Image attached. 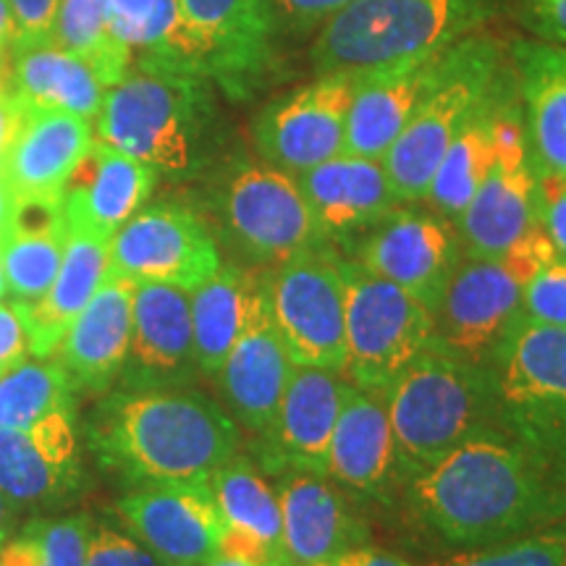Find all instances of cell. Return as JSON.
Here are the masks:
<instances>
[{"label":"cell","instance_id":"cell-1","mask_svg":"<svg viewBox=\"0 0 566 566\" xmlns=\"http://www.w3.org/2000/svg\"><path fill=\"white\" fill-rule=\"evenodd\" d=\"M417 522L454 548H478L566 520V472L504 430L467 438L407 483Z\"/></svg>","mask_w":566,"mask_h":566},{"label":"cell","instance_id":"cell-2","mask_svg":"<svg viewBox=\"0 0 566 566\" xmlns=\"http://www.w3.org/2000/svg\"><path fill=\"white\" fill-rule=\"evenodd\" d=\"M87 443L126 485L202 483L239 454V424L200 388H113L92 409Z\"/></svg>","mask_w":566,"mask_h":566},{"label":"cell","instance_id":"cell-3","mask_svg":"<svg viewBox=\"0 0 566 566\" xmlns=\"http://www.w3.org/2000/svg\"><path fill=\"white\" fill-rule=\"evenodd\" d=\"M218 95L205 76L132 66L105 92L92 122L95 137L150 166L160 179L192 181L223 160Z\"/></svg>","mask_w":566,"mask_h":566},{"label":"cell","instance_id":"cell-4","mask_svg":"<svg viewBox=\"0 0 566 566\" xmlns=\"http://www.w3.org/2000/svg\"><path fill=\"white\" fill-rule=\"evenodd\" d=\"M501 0H354L315 30V76L344 69H384L428 59L470 38Z\"/></svg>","mask_w":566,"mask_h":566},{"label":"cell","instance_id":"cell-5","mask_svg":"<svg viewBox=\"0 0 566 566\" xmlns=\"http://www.w3.org/2000/svg\"><path fill=\"white\" fill-rule=\"evenodd\" d=\"M396 459L407 483L467 438L501 430L488 365L438 346L422 352L386 391Z\"/></svg>","mask_w":566,"mask_h":566},{"label":"cell","instance_id":"cell-6","mask_svg":"<svg viewBox=\"0 0 566 566\" xmlns=\"http://www.w3.org/2000/svg\"><path fill=\"white\" fill-rule=\"evenodd\" d=\"M208 208L221 237L250 263L275 268L331 247L294 174L247 155H226L208 174Z\"/></svg>","mask_w":566,"mask_h":566},{"label":"cell","instance_id":"cell-7","mask_svg":"<svg viewBox=\"0 0 566 566\" xmlns=\"http://www.w3.org/2000/svg\"><path fill=\"white\" fill-rule=\"evenodd\" d=\"M488 367L501 430L566 472V328L516 315Z\"/></svg>","mask_w":566,"mask_h":566},{"label":"cell","instance_id":"cell-8","mask_svg":"<svg viewBox=\"0 0 566 566\" xmlns=\"http://www.w3.org/2000/svg\"><path fill=\"white\" fill-rule=\"evenodd\" d=\"M554 254H558L556 247L543 229L530 231L506 252L491 258L464 254L433 313V346L467 363H491L499 338L520 315L525 283Z\"/></svg>","mask_w":566,"mask_h":566},{"label":"cell","instance_id":"cell-9","mask_svg":"<svg viewBox=\"0 0 566 566\" xmlns=\"http://www.w3.org/2000/svg\"><path fill=\"white\" fill-rule=\"evenodd\" d=\"M506 61L509 45H501L488 30L457 42L449 74L380 158L401 202H424L446 150Z\"/></svg>","mask_w":566,"mask_h":566},{"label":"cell","instance_id":"cell-10","mask_svg":"<svg viewBox=\"0 0 566 566\" xmlns=\"http://www.w3.org/2000/svg\"><path fill=\"white\" fill-rule=\"evenodd\" d=\"M346 294L344 378L365 391L386 394L409 365L436 342V317L424 304L365 271L357 260H342Z\"/></svg>","mask_w":566,"mask_h":566},{"label":"cell","instance_id":"cell-11","mask_svg":"<svg viewBox=\"0 0 566 566\" xmlns=\"http://www.w3.org/2000/svg\"><path fill=\"white\" fill-rule=\"evenodd\" d=\"M271 321L294 365L342 373L346 363V294L334 247L296 254L265 279Z\"/></svg>","mask_w":566,"mask_h":566},{"label":"cell","instance_id":"cell-12","mask_svg":"<svg viewBox=\"0 0 566 566\" xmlns=\"http://www.w3.org/2000/svg\"><path fill=\"white\" fill-rule=\"evenodd\" d=\"M223 265L210 223L189 205H145L113 233L108 273L132 283H166L195 292Z\"/></svg>","mask_w":566,"mask_h":566},{"label":"cell","instance_id":"cell-13","mask_svg":"<svg viewBox=\"0 0 566 566\" xmlns=\"http://www.w3.org/2000/svg\"><path fill=\"white\" fill-rule=\"evenodd\" d=\"M365 69L317 74L313 82L268 101L252 122L258 158L289 174H304L346 147L352 97Z\"/></svg>","mask_w":566,"mask_h":566},{"label":"cell","instance_id":"cell-14","mask_svg":"<svg viewBox=\"0 0 566 566\" xmlns=\"http://www.w3.org/2000/svg\"><path fill=\"white\" fill-rule=\"evenodd\" d=\"M200 40L208 80L226 101L247 103L279 82L281 24L271 0H179Z\"/></svg>","mask_w":566,"mask_h":566},{"label":"cell","instance_id":"cell-15","mask_svg":"<svg viewBox=\"0 0 566 566\" xmlns=\"http://www.w3.org/2000/svg\"><path fill=\"white\" fill-rule=\"evenodd\" d=\"M454 223L462 237L464 254H480V258L506 252L530 231L541 229L537 168L530 155L520 90L501 116L491 168Z\"/></svg>","mask_w":566,"mask_h":566},{"label":"cell","instance_id":"cell-16","mask_svg":"<svg viewBox=\"0 0 566 566\" xmlns=\"http://www.w3.org/2000/svg\"><path fill=\"white\" fill-rule=\"evenodd\" d=\"M462 258L464 247L454 221L405 205L367 231L357 247V263L365 271L405 289L430 313L441 304Z\"/></svg>","mask_w":566,"mask_h":566},{"label":"cell","instance_id":"cell-17","mask_svg":"<svg viewBox=\"0 0 566 566\" xmlns=\"http://www.w3.org/2000/svg\"><path fill=\"white\" fill-rule=\"evenodd\" d=\"M84 485L76 407L27 428H0V493L24 512L74 501Z\"/></svg>","mask_w":566,"mask_h":566},{"label":"cell","instance_id":"cell-18","mask_svg":"<svg viewBox=\"0 0 566 566\" xmlns=\"http://www.w3.org/2000/svg\"><path fill=\"white\" fill-rule=\"evenodd\" d=\"M116 509L129 533L166 566H200L221 554L223 520L208 480L134 485Z\"/></svg>","mask_w":566,"mask_h":566},{"label":"cell","instance_id":"cell-19","mask_svg":"<svg viewBox=\"0 0 566 566\" xmlns=\"http://www.w3.org/2000/svg\"><path fill=\"white\" fill-rule=\"evenodd\" d=\"M349 380L342 373L294 365L268 430L258 436L260 470L315 472L328 478V446Z\"/></svg>","mask_w":566,"mask_h":566},{"label":"cell","instance_id":"cell-20","mask_svg":"<svg viewBox=\"0 0 566 566\" xmlns=\"http://www.w3.org/2000/svg\"><path fill=\"white\" fill-rule=\"evenodd\" d=\"M197 378L189 292L134 283L129 352L116 388H187Z\"/></svg>","mask_w":566,"mask_h":566},{"label":"cell","instance_id":"cell-21","mask_svg":"<svg viewBox=\"0 0 566 566\" xmlns=\"http://www.w3.org/2000/svg\"><path fill=\"white\" fill-rule=\"evenodd\" d=\"M451 55L454 45L428 59L365 69L363 82L352 97L344 153L373 160L384 158L409 118L449 74Z\"/></svg>","mask_w":566,"mask_h":566},{"label":"cell","instance_id":"cell-22","mask_svg":"<svg viewBox=\"0 0 566 566\" xmlns=\"http://www.w3.org/2000/svg\"><path fill=\"white\" fill-rule=\"evenodd\" d=\"M304 200L331 244L363 239L401 202L384 163L342 153L296 174Z\"/></svg>","mask_w":566,"mask_h":566},{"label":"cell","instance_id":"cell-23","mask_svg":"<svg viewBox=\"0 0 566 566\" xmlns=\"http://www.w3.org/2000/svg\"><path fill=\"white\" fill-rule=\"evenodd\" d=\"M95 142V124L66 111L21 108L0 160L13 197H59Z\"/></svg>","mask_w":566,"mask_h":566},{"label":"cell","instance_id":"cell-24","mask_svg":"<svg viewBox=\"0 0 566 566\" xmlns=\"http://www.w3.org/2000/svg\"><path fill=\"white\" fill-rule=\"evenodd\" d=\"M132 315L134 283L108 273L53 354L76 394L101 396L116 386L129 352Z\"/></svg>","mask_w":566,"mask_h":566},{"label":"cell","instance_id":"cell-25","mask_svg":"<svg viewBox=\"0 0 566 566\" xmlns=\"http://www.w3.org/2000/svg\"><path fill=\"white\" fill-rule=\"evenodd\" d=\"M158 184L160 176L150 166L95 137L63 189L66 226L111 242L113 233L145 208Z\"/></svg>","mask_w":566,"mask_h":566},{"label":"cell","instance_id":"cell-26","mask_svg":"<svg viewBox=\"0 0 566 566\" xmlns=\"http://www.w3.org/2000/svg\"><path fill=\"white\" fill-rule=\"evenodd\" d=\"M275 493L281 501L283 551L292 566H313L367 543V527L331 478L283 472Z\"/></svg>","mask_w":566,"mask_h":566},{"label":"cell","instance_id":"cell-27","mask_svg":"<svg viewBox=\"0 0 566 566\" xmlns=\"http://www.w3.org/2000/svg\"><path fill=\"white\" fill-rule=\"evenodd\" d=\"M292 370L294 363L275 334L268 296H263L242 336L231 346L221 373L216 375L226 412L233 422L260 436L281 405Z\"/></svg>","mask_w":566,"mask_h":566},{"label":"cell","instance_id":"cell-28","mask_svg":"<svg viewBox=\"0 0 566 566\" xmlns=\"http://www.w3.org/2000/svg\"><path fill=\"white\" fill-rule=\"evenodd\" d=\"M328 478L359 499H384L401 480L386 394L346 388L328 446Z\"/></svg>","mask_w":566,"mask_h":566},{"label":"cell","instance_id":"cell-29","mask_svg":"<svg viewBox=\"0 0 566 566\" xmlns=\"http://www.w3.org/2000/svg\"><path fill=\"white\" fill-rule=\"evenodd\" d=\"M208 483L223 520L221 554L292 566L283 551L279 493L250 457L233 454L212 472Z\"/></svg>","mask_w":566,"mask_h":566},{"label":"cell","instance_id":"cell-30","mask_svg":"<svg viewBox=\"0 0 566 566\" xmlns=\"http://www.w3.org/2000/svg\"><path fill=\"white\" fill-rule=\"evenodd\" d=\"M509 61L514 66L535 168L566 176V48L514 40Z\"/></svg>","mask_w":566,"mask_h":566},{"label":"cell","instance_id":"cell-31","mask_svg":"<svg viewBox=\"0 0 566 566\" xmlns=\"http://www.w3.org/2000/svg\"><path fill=\"white\" fill-rule=\"evenodd\" d=\"M6 90L21 108L66 111L95 122L108 84L87 59L53 40H38L11 48Z\"/></svg>","mask_w":566,"mask_h":566},{"label":"cell","instance_id":"cell-32","mask_svg":"<svg viewBox=\"0 0 566 566\" xmlns=\"http://www.w3.org/2000/svg\"><path fill=\"white\" fill-rule=\"evenodd\" d=\"M516 95V76L512 61L499 71L483 101L475 105L454 142L446 150L441 166L430 181L424 202L433 208L438 216L457 221L462 210L475 197L480 181L485 179L495 155V142H499V124L504 116L506 105Z\"/></svg>","mask_w":566,"mask_h":566},{"label":"cell","instance_id":"cell-33","mask_svg":"<svg viewBox=\"0 0 566 566\" xmlns=\"http://www.w3.org/2000/svg\"><path fill=\"white\" fill-rule=\"evenodd\" d=\"M66 247V212L59 197H17L3 233L6 296L34 304L45 296Z\"/></svg>","mask_w":566,"mask_h":566},{"label":"cell","instance_id":"cell-34","mask_svg":"<svg viewBox=\"0 0 566 566\" xmlns=\"http://www.w3.org/2000/svg\"><path fill=\"white\" fill-rule=\"evenodd\" d=\"M108 244L101 237L66 226V247L55 281L42 300L24 304L32 357H53L69 325L87 307L108 275Z\"/></svg>","mask_w":566,"mask_h":566},{"label":"cell","instance_id":"cell-35","mask_svg":"<svg viewBox=\"0 0 566 566\" xmlns=\"http://www.w3.org/2000/svg\"><path fill=\"white\" fill-rule=\"evenodd\" d=\"M111 34L132 66L181 71L208 80V63L179 0H111Z\"/></svg>","mask_w":566,"mask_h":566},{"label":"cell","instance_id":"cell-36","mask_svg":"<svg viewBox=\"0 0 566 566\" xmlns=\"http://www.w3.org/2000/svg\"><path fill=\"white\" fill-rule=\"evenodd\" d=\"M263 296L265 279H258L237 263L221 265L195 292H189L195 363L202 378L216 380L231 346L242 336Z\"/></svg>","mask_w":566,"mask_h":566},{"label":"cell","instance_id":"cell-37","mask_svg":"<svg viewBox=\"0 0 566 566\" xmlns=\"http://www.w3.org/2000/svg\"><path fill=\"white\" fill-rule=\"evenodd\" d=\"M76 407V388L55 357H32L0 375V428H27Z\"/></svg>","mask_w":566,"mask_h":566},{"label":"cell","instance_id":"cell-38","mask_svg":"<svg viewBox=\"0 0 566 566\" xmlns=\"http://www.w3.org/2000/svg\"><path fill=\"white\" fill-rule=\"evenodd\" d=\"M53 42L87 59L108 90L132 69L129 53L113 42L111 0H59Z\"/></svg>","mask_w":566,"mask_h":566},{"label":"cell","instance_id":"cell-39","mask_svg":"<svg viewBox=\"0 0 566 566\" xmlns=\"http://www.w3.org/2000/svg\"><path fill=\"white\" fill-rule=\"evenodd\" d=\"M92 530L87 514L34 516L0 546V566H84Z\"/></svg>","mask_w":566,"mask_h":566},{"label":"cell","instance_id":"cell-40","mask_svg":"<svg viewBox=\"0 0 566 566\" xmlns=\"http://www.w3.org/2000/svg\"><path fill=\"white\" fill-rule=\"evenodd\" d=\"M424 566H566V520L491 546L464 548Z\"/></svg>","mask_w":566,"mask_h":566},{"label":"cell","instance_id":"cell-41","mask_svg":"<svg viewBox=\"0 0 566 566\" xmlns=\"http://www.w3.org/2000/svg\"><path fill=\"white\" fill-rule=\"evenodd\" d=\"M520 315H525L527 321L566 328V258L562 254H554L525 283Z\"/></svg>","mask_w":566,"mask_h":566},{"label":"cell","instance_id":"cell-42","mask_svg":"<svg viewBox=\"0 0 566 566\" xmlns=\"http://www.w3.org/2000/svg\"><path fill=\"white\" fill-rule=\"evenodd\" d=\"M84 566H166L150 548L142 546L134 535L113 527H95L90 537Z\"/></svg>","mask_w":566,"mask_h":566},{"label":"cell","instance_id":"cell-43","mask_svg":"<svg viewBox=\"0 0 566 566\" xmlns=\"http://www.w3.org/2000/svg\"><path fill=\"white\" fill-rule=\"evenodd\" d=\"M537 221L556 252L566 258V176L537 171Z\"/></svg>","mask_w":566,"mask_h":566},{"label":"cell","instance_id":"cell-44","mask_svg":"<svg viewBox=\"0 0 566 566\" xmlns=\"http://www.w3.org/2000/svg\"><path fill=\"white\" fill-rule=\"evenodd\" d=\"M32 357L24 304L0 302V375Z\"/></svg>","mask_w":566,"mask_h":566},{"label":"cell","instance_id":"cell-45","mask_svg":"<svg viewBox=\"0 0 566 566\" xmlns=\"http://www.w3.org/2000/svg\"><path fill=\"white\" fill-rule=\"evenodd\" d=\"M520 9L535 40L566 48V0H522Z\"/></svg>","mask_w":566,"mask_h":566},{"label":"cell","instance_id":"cell-46","mask_svg":"<svg viewBox=\"0 0 566 566\" xmlns=\"http://www.w3.org/2000/svg\"><path fill=\"white\" fill-rule=\"evenodd\" d=\"M349 3H354V0H271L281 30L289 27L294 32L317 30L325 19L334 17L336 11H342Z\"/></svg>","mask_w":566,"mask_h":566},{"label":"cell","instance_id":"cell-47","mask_svg":"<svg viewBox=\"0 0 566 566\" xmlns=\"http://www.w3.org/2000/svg\"><path fill=\"white\" fill-rule=\"evenodd\" d=\"M17 19V42L53 40V19L59 0H9Z\"/></svg>","mask_w":566,"mask_h":566},{"label":"cell","instance_id":"cell-48","mask_svg":"<svg viewBox=\"0 0 566 566\" xmlns=\"http://www.w3.org/2000/svg\"><path fill=\"white\" fill-rule=\"evenodd\" d=\"M313 566H417V564L407 562V558H401V556L388 554V551L367 546L365 543V546L349 548V551H344V554H338L334 558H325V562H317Z\"/></svg>","mask_w":566,"mask_h":566},{"label":"cell","instance_id":"cell-49","mask_svg":"<svg viewBox=\"0 0 566 566\" xmlns=\"http://www.w3.org/2000/svg\"><path fill=\"white\" fill-rule=\"evenodd\" d=\"M21 116V105L13 101V95L9 90L0 92V160H3L6 147L13 137V129H17Z\"/></svg>","mask_w":566,"mask_h":566},{"label":"cell","instance_id":"cell-50","mask_svg":"<svg viewBox=\"0 0 566 566\" xmlns=\"http://www.w3.org/2000/svg\"><path fill=\"white\" fill-rule=\"evenodd\" d=\"M13 40H17V19L9 0H0V53L11 55Z\"/></svg>","mask_w":566,"mask_h":566},{"label":"cell","instance_id":"cell-51","mask_svg":"<svg viewBox=\"0 0 566 566\" xmlns=\"http://www.w3.org/2000/svg\"><path fill=\"white\" fill-rule=\"evenodd\" d=\"M19 516H21L19 509L13 506L3 493H0V546H3V543L19 530Z\"/></svg>","mask_w":566,"mask_h":566},{"label":"cell","instance_id":"cell-52","mask_svg":"<svg viewBox=\"0 0 566 566\" xmlns=\"http://www.w3.org/2000/svg\"><path fill=\"white\" fill-rule=\"evenodd\" d=\"M13 200H17V197H13V192L9 189V184H6L3 176H0V237H3L6 229H9Z\"/></svg>","mask_w":566,"mask_h":566},{"label":"cell","instance_id":"cell-53","mask_svg":"<svg viewBox=\"0 0 566 566\" xmlns=\"http://www.w3.org/2000/svg\"><path fill=\"white\" fill-rule=\"evenodd\" d=\"M200 566H286V564H258V562H247V558H239V556L218 554Z\"/></svg>","mask_w":566,"mask_h":566},{"label":"cell","instance_id":"cell-54","mask_svg":"<svg viewBox=\"0 0 566 566\" xmlns=\"http://www.w3.org/2000/svg\"><path fill=\"white\" fill-rule=\"evenodd\" d=\"M9 82V53H0V92L6 90Z\"/></svg>","mask_w":566,"mask_h":566},{"label":"cell","instance_id":"cell-55","mask_svg":"<svg viewBox=\"0 0 566 566\" xmlns=\"http://www.w3.org/2000/svg\"><path fill=\"white\" fill-rule=\"evenodd\" d=\"M6 300V273H3V237H0V302Z\"/></svg>","mask_w":566,"mask_h":566}]
</instances>
